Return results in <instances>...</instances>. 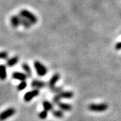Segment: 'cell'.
<instances>
[{
	"label": "cell",
	"mask_w": 121,
	"mask_h": 121,
	"mask_svg": "<svg viewBox=\"0 0 121 121\" xmlns=\"http://www.w3.org/2000/svg\"><path fill=\"white\" fill-rule=\"evenodd\" d=\"M73 93L71 91H62L61 92L57 94L52 98V102L55 104H57L60 102L62 99H71L73 97Z\"/></svg>",
	"instance_id": "6da1fadb"
},
{
	"label": "cell",
	"mask_w": 121,
	"mask_h": 121,
	"mask_svg": "<svg viewBox=\"0 0 121 121\" xmlns=\"http://www.w3.org/2000/svg\"><path fill=\"white\" fill-rule=\"evenodd\" d=\"M19 14L20 16H22V17H25L26 20H28L32 24H35L38 21V18L36 17L35 14L30 12V11H28L27 9L20 10Z\"/></svg>",
	"instance_id": "7a4b0ae2"
},
{
	"label": "cell",
	"mask_w": 121,
	"mask_h": 121,
	"mask_svg": "<svg viewBox=\"0 0 121 121\" xmlns=\"http://www.w3.org/2000/svg\"><path fill=\"white\" fill-rule=\"evenodd\" d=\"M108 108V105L106 103L101 104H91L88 106L89 110L92 112H104Z\"/></svg>",
	"instance_id": "3957f363"
},
{
	"label": "cell",
	"mask_w": 121,
	"mask_h": 121,
	"mask_svg": "<svg viewBox=\"0 0 121 121\" xmlns=\"http://www.w3.org/2000/svg\"><path fill=\"white\" fill-rule=\"evenodd\" d=\"M34 66H35V70L36 71V73L38 74V75L40 77H44L47 73V69L40 62H39L38 60L35 61Z\"/></svg>",
	"instance_id": "277c9868"
},
{
	"label": "cell",
	"mask_w": 121,
	"mask_h": 121,
	"mask_svg": "<svg viewBox=\"0 0 121 121\" xmlns=\"http://www.w3.org/2000/svg\"><path fill=\"white\" fill-rule=\"evenodd\" d=\"M16 113V110L13 108H9L0 113V121H4L9 117H12Z\"/></svg>",
	"instance_id": "5b68a950"
},
{
	"label": "cell",
	"mask_w": 121,
	"mask_h": 121,
	"mask_svg": "<svg viewBox=\"0 0 121 121\" xmlns=\"http://www.w3.org/2000/svg\"><path fill=\"white\" fill-rule=\"evenodd\" d=\"M39 94H40V91H39V89H34L32 90H30L26 92L24 95V99L26 102H30L36 96L39 95Z\"/></svg>",
	"instance_id": "8992f818"
},
{
	"label": "cell",
	"mask_w": 121,
	"mask_h": 121,
	"mask_svg": "<svg viewBox=\"0 0 121 121\" xmlns=\"http://www.w3.org/2000/svg\"><path fill=\"white\" fill-rule=\"evenodd\" d=\"M60 75L59 73H55L52 76V78L50 79L49 82L48 83V87L51 90L52 88H54L55 87V85L57 83V82L60 79Z\"/></svg>",
	"instance_id": "52a82bcc"
},
{
	"label": "cell",
	"mask_w": 121,
	"mask_h": 121,
	"mask_svg": "<svg viewBox=\"0 0 121 121\" xmlns=\"http://www.w3.org/2000/svg\"><path fill=\"white\" fill-rule=\"evenodd\" d=\"M46 83L44 82L41 80L39 79H34L31 82V87H33L34 89H40L46 87Z\"/></svg>",
	"instance_id": "ba28073f"
},
{
	"label": "cell",
	"mask_w": 121,
	"mask_h": 121,
	"mask_svg": "<svg viewBox=\"0 0 121 121\" xmlns=\"http://www.w3.org/2000/svg\"><path fill=\"white\" fill-rule=\"evenodd\" d=\"M12 78L14 79H17V80H20L21 82H23V81H26L28 78V76L26 73L16 71V72H13L12 73Z\"/></svg>",
	"instance_id": "9c48e42d"
},
{
	"label": "cell",
	"mask_w": 121,
	"mask_h": 121,
	"mask_svg": "<svg viewBox=\"0 0 121 121\" xmlns=\"http://www.w3.org/2000/svg\"><path fill=\"white\" fill-rule=\"evenodd\" d=\"M10 23L12 24V26H13V28H16L20 24V17H19V15L18 16H16L13 15L12 16L11 18H10Z\"/></svg>",
	"instance_id": "30bf717a"
},
{
	"label": "cell",
	"mask_w": 121,
	"mask_h": 121,
	"mask_svg": "<svg viewBox=\"0 0 121 121\" xmlns=\"http://www.w3.org/2000/svg\"><path fill=\"white\" fill-rule=\"evenodd\" d=\"M58 106V107L59 108L60 110L63 111H70L72 110V106L71 104H67V103H63L60 102L59 103L56 104Z\"/></svg>",
	"instance_id": "8fae6325"
},
{
	"label": "cell",
	"mask_w": 121,
	"mask_h": 121,
	"mask_svg": "<svg viewBox=\"0 0 121 121\" xmlns=\"http://www.w3.org/2000/svg\"><path fill=\"white\" fill-rule=\"evenodd\" d=\"M19 61V57L17 56H15L7 60V62H6V65L7 66H8L9 67H13L14 65H16L18 63Z\"/></svg>",
	"instance_id": "7c38bea8"
},
{
	"label": "cell",
	"mask_w": 121,
	"mask_h": 121,
	"mask_svg": "<svg viewBox=\"0 0 121 121\" xmlns=\"http://www.w3.org/2000/svg\"><path fill=\"white\" fill-rule=\"evenodd\" d=\"M7 78V69L5 65H0V79L4 80Z\"/></svg>",
	"instance_id": "4fadbf2b"
},
{
	"label": "cell",
	"mask_w": 121,
	"mask_h": 121,
	"mask_svg": "<svg viewBox=\"0 0 121 121\" xmlns=\"http://www.w3.org/2000/svg\"><path fill=\"white\" fill-rule=\"evenodd\" d=\"M19 17H20V24L24 26L25 28H30V26H32V24L28 20H26L25 17H22V16H20V14H19Z\"/></svg>",
	"instance_id": "5bb4252c"
},
{
	"label": "cell",
	"mask_w": 121,
	"mask_h": 121,
	"mask_svg": "<svg viewBox=\"0 0 121 121\" xmlns=\"http://www.w3.org/2000/svg\"><path fill=\"white\" fill-rule=\"evenodd\" d=\"M22 67L23 70L24 71L25 73L27 75L28 78H31L32 76V71H31V69H30V67L28 63H24L22 65Z\"/></svg>",
	"instance_id": "9a60e30c"
},
{
	"label": "cell",
	"mask_w": 121,
	"mask_h": 121,
	"mask_svg": "<svg viewBox=\"0 0 121 121\" xmlns=\"http://www.w3.org/2000/svg\"><path fill=\"white\" fill-rule=\"evenodd\" d=\"M43 106L44 110H47L48 112V111H52L53 110V105L47 100H44V101L43 102Z\"/></svg>",
	"instance_id": "2e32d148"
},
{
	"label": "cell",
	"mask_w": 121,
	"mask_h": 121,
	"mask_svg": "<svg viewBox=\"0 0 121 121\" xmlns=\"http://www.w3.org/2000/svg\"><path fill=\"white\" fill-rule=\"evenodd\" d=\"M52 116H54L55 117H56L57 118H61L63 117H64V114H63V110H52Z\"/></svg>",
	"instance_id": "e0dca14e"
},
{
	"label": "cell",
	"mask_w": 121,
	"mask_h": 121,
	"mask_svg": "<svg viewBox=\"0 0 121 121\" xmlns=\"http://www.w3.org/2000/svg\"><path fill=\"white\" fill-rule=\"evenodd\" d=\"M27 87V83L26 81H23L20 83L17 86V90L18 91L24 90L25 88Z\"/></svg>",
	"instance_id": "ac0fdd59"
},
{
	"label": "cell",
	"mask_w": 121,
	"mask_h": 121,
	"mask_svg": "<svg viewBox=\"0 0 121 121\" xmlns=\"http://www.w3.org/2000/svg\"><path fill=\"white\" fill-rule=\"evenodd\" d=\"M48 116V111L44 110L43 111H41L40 112L39 114V117L40 118V119L41 120H44L47 118V117Z\"/></svg>",
	"instance_id": "d6986e66"
},
{
	"label": "cell",
	"mask_w": 121,
	"mask_h": 121,
	"mask_svg": "<svg viewBox=\"0 0 121 121\" xmlns=\"http://www.w3.org/2000/svg\"><path fill=\"white\" fill-rule=\"evenodd\" d=\"M51 91L52 92H53V93H55V94H59V93H60V92H61L62 91V87H55L54 88H52V89H51Z\"/></svg>",
	"instance_id": "ffe728a7"
},
{
	"label": "cell",
	"mask_w": 121,
	"mask_h": 121,
	"mask_svg": "<svg viewBox=\"0 0 121 121\" xmlns=\"http://www.w3.org/2000/svg\"><path fill=\"white\" fill-rule=\"evenodd\" d=\"M8 57V53L5 51L0 52V59H7Z\"/></svg>",
	"instance_id": "44dd1931"
},
{
	"label": "cell",
	"mask_w": 121,
	"mask_h": 121,
	"mask_svg": "<svg viewBox=\"0 0 121 121\" xmlns=\"http://www.w3.org/2000/svg\"><path fill=\"white\" fill-rule=\"evenodd\" d=\"M115 48L117 51H119V50H121V42H119V43H117L115 45Z\"/></svg>",
	"instance_id": "7402d4cb"
}]
</instances>
